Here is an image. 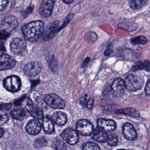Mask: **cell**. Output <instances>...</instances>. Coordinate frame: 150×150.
<instances>
[{
  "mask_svg": "<svg viewBox=\"0 0 150 150\" xmlns=\"http://www.w3.org/2000/svg\"><path fill=\"white\" fill-rule=\"evenodd\" d=\"M115 112L116 113L127 115H129L132 117H136V118L140 116L139 112L136 109L134 108H126L120 109V110H117Z\"/></svg>",
  "mask_w": 150,
  "mask_h": 150,
  "instance_id": "19",
  "label": "cell"
},
{
  "mask_svg": "<svg viewBox=\"0 0 150 150\" xmlns=\"http://www.w3.org/2000/svg\"><path fill=\"white\" fill-rule=\"evenodd\" d=\"M61 137L67 143L70 145L77 143L79 139L77 133L71 128L65 129L61 134Z\"/></svg>",
  "mask_w": 150,
  "mask_h": 150,
  "instance_id": "8",
  "label": "cell"
},
{
  "mask_svg": "<svg viewBox=\"0 0 150 150\" xmlns=\"http://www.w3.org/2000/svg\"><path fill=\"white\" fill-rule=\"evenodd\" d=\"M45 30L44 23L41 21H34L25 25L22 31L26 39L33 41L38 39L43 34Z\"/></svg>",
  "mask_w": 150,
  "mask_h": 150,
  "instance_id": "1",
  "label": "cell"
},
{
  "mask_svg": "<svg viewBox=\"0 0 150 150\" xmlns=\"http://www.w3.org/2000/svg\"><path fill=\"white\" fill-rule=\"evenodd\" d=\"M55 0H43L39 9L40 15L43 17L50 16L53 12Z\"/></svg>",
  "mask_w": 150,
  "mask_h": 150,
  "instance_id": "9",
  "label": "cell"
},
{
  "mask_svg": "<svg viewBox=\"0 0 150 150\" xmlns=\"http://www.w3.org/2000/svg\"><path fill=\"white\" fill-rule=\"evenodd\" d=\"M147 42V39L145 37L143 36H138L133 38L131 40V43L133 45H137L141 44L144 45Z\"/></svg>",
  "mask_w": 150,
  "mask_h": 150,
  "instance_id": "26",
  "label": "cell"
},
{
  "mask_svg": "<svg viewBox=\"0 0 150 150\" xmlns=\"http://www.w3.org/2000/svg\"><path fill=\"white\" fill-rule=\"evenodd\" d=\"M4 134V130L2 129L0 127V138L2 137V136Z\"/></svg>",
  "mask_w": 150,
  "mask_h": 150,
  "instance_id": "39",
  "label": "cell"
},
{
  "mask_svg": "<svg viewBox=\"0 0 150 150\" xmlns=\"http://www.w3.org/2000/svg\"><path fill=\"white\" fill-rule=\"evenodd\" d=\"M9 120V116L7 113L0 111V126L5 124Z\"/></svg>",
  "mask_w": 150,
  "mask_h": 150,
  "instance_id": "29",
  "label": "cell"
},
{
  "mask_svg": "<svg viewBox=\"0 0 150 150\" xmlns=\"http://www.w3.org/2000/svg\"><path fill=\"white\" fill-rule=\"evenodd\" d=\"M144 69V63L141 61L137 62L132 67V70L133 71H138Z\"/></svg>",
  "mask_w": 150,
  "mask_h": 150,
  "instance_id": "30",
  "label": "cell"
},
{
  "mask_svg": "<svg viewBox=\"0 0 150 150\" xmlns=\"http://www.w3.org/2000/svg\"><path fill=\"white\" fill-rule=\"evenodd\" d=\"M3 85L7 91L11 92H16L20 89L21 80L17 76L12 75L4 79Z\"/></svg>",
  "mask_w": 150,
  "mask_h": 150,
  "instance_id": "4",
  "label": "cell"
},
{
  "mask_svg": "<svg viewBox=\"0 0 150 150\" xmlns=\"http://www.w3.org/2000/svg\"><path fill=\"white\" fill-rule=\"evenodd\" d=\"M53 147L55 150H65L66 145L63 142L59 139H55L53 144Z\"/></svg>",
  "mask_w": 150,
  "mask_h": 150,
  "instance_id": "24",
  "label": "cell"
},
{
  "mask_svg": "<svg viewBox=\"0 0 150 150\" xmlns=\"http://www.w3.org/2000/svg\"><path fill=\"white\" fill-rule=\"evenodd\" d=\"M125 87L130 91H136L141 88L143 82L141 78L134 74L129 75L126 77Z\"/></svg>",
  "mask_w": 150,
  "mask_h": 150,
  "instance_id": "3",
  "label": "cell"
},
{
  "mask_svg": "<svg viewBox=\"0 0 150 150\" xmlns=\"http://www.w3.org/2000/svg\"><path fill=\"white\" fill-rule=\"evenodd\" d=\"M124 136L127 140L134 141L137 137L136 131L134 126L129 123H126L122 127Z\"/></svg>",
  "mask_w": 150,
  "mask_h": 150,
  "instance_id": "14",
  "label": "cell"
},
{
  "mask_svg": "<svg viewBox=\"0 0 150 150\" xmlns=\"http://www.w3.org/2000/svg\"><path fill=\"white\" fill-rule=\"evenodd\" d=\"M11 104L10 103H5L0 104V111L8 110L11 108Z\"/></svg>",
  "mask_w": 150,
  "mask_h": 150,
  "instance_id": "33",
  "label": "cell"
},
{
  "mask_svg": "<svg viewBox=\"0 0 150 150\" xmlns=\"http://www.w3.org/2000/svg\"><path fill=\"white\" fill-rule=\"evenodd\" d=\"M11 116L14 119L17 120H22L25 116L23 110L20 109H15L11 113Z\"/></svg>",
  "mask_w": 150,
  "mask_h": 150,
  "instance_id": "22",
  "label": "cell"
},
{
  "mask_svg": "<svg viewBox=\"0 0 150 150\" xmlns=\"http://www.w3.org/2000/svg\"><path fill=\"white\" fill-rule=\"evenodd\" d=\"M11 52L15 55H19L23 54L26 48V43L23 39L15 38L11 41L10 44Z\"/></svg>",
  "mask_w": 150,
  "mask_h": 150,
  "instance_id": "6",
  "label": "cell"
},
{
  "mask_svg": "<svg viewBox=\"0 0 150 150\" xmlns=\"http://www.w3.org/2000/svg\"><path fill=\"white\" fill-rule=\"evenodd\" d=\"M45 100L48 106L54 109H63L65 106L64 100L54 93L48 94L45 97Z\"/></svg>",
  "mask_w": 150,
  "mask_h": 150,
  "instance_id": "5",
  "label": "cell"
},
{
  "mask_svg": "<svg viewBox=\"0 0 150 150\" xmlns=\"http://www.w3.org/2000/svg\"><path fill=\"white\" fill-rule=\"evenodd\" d=\"M9 3V0H0V11H3L6 9Z\"/></svg>",
  "mask_w": 150,
  "mask_h": 150,
  "instance_id": "31",
  "label": "cell"
},
{
  "mask_svg": "<svg viewBox=\"0 0 150 150\" xmlns=\"http://www.w3.org/2000/svg\"><path fill=\"white\" fill-rule=\"evenodd\" d=\"M20 104L23 109L29 112H30L34 107L32 100L29 98H25L22 100Z\"/></svg>",
  "mask_w": 150,
  "mask_h": 150,
  "instance_id": "20",
  "label": "cell"
},
{
  "mask_svg": "<svg viewBox=\"0 0 150 150\" xmlns=\"http://www.w3.org/2000/svg\"><path fill=\"white\" fill-rule=\"evenodd\" d=\"M107 134L105 131L100 127H98L95 129L93 134V138L99 142L105 143L107 139Z\"/></svg>",
  "mask_w": 150,
  "mask_h": 150,
  "instance_id": "17",
  "label": "cell"
},
{
  "mask_svg": "<svg viewBox=\"0 0 150 150\" xmlns=\"http://www.w3.org/2000/svg\"><path fill=\"white\" fill-rule=\"evenodd\" d=\"M46 140L44 137H41L37 139L34 142V146L35 148H40L46 144Z\"/></svg>",
  "mask_w": 150,
  "mask_h": 150,
  "instance_id": "28",
  "label": "cell"
},
{
  "mask_svg": "<svg viewBox=\"0 0 150 150\" xmlns=\"http://www.w3.org/2000/svg\"><path fill=\"white\" fill-rule=\"evenodd\" d=\"M125 83L121 79H115L112 86V90L113 94L114 96H119L122 95L124 93L125 88Z\"/></svg>",
  "mask_w": 150,
  "mask_h": 150,
  "instance_id": "12",
  "label": "cell"
},
{
  "mask_svg": "<svg viewBox=\"0 0 150 150\" xmlns=\"http://www.w3.org/2000/svg\"><path fill=\"white\" fill-rule=\"evenodd\" d=\"M18 22L12 15L7 16L0 23V30L5 33L11 32L17 27Z\"/></svg>",
  "mask_w": 150,
  "mask_h": 150,
  "instance_id": "2",
  "label": "cell"
},
{
  "mask_svg": "<svg viewBox=\"0 0 150 150\" xmlns=\"http://www.w3.org/2000/svg\"><path fill=\"white\" fill-rule=\"evenodd\" d=\"M41 65L38 62H32L26 65L24 71L27 76L31 77L35 76L40 73Z\"/></svg>",
  "mask_w": 150,
  "mask_h": 150,
  "instance_id": "10",
  "label": "cell"
},
{
  "mask_svg": "<svg viewBox=\"0 0 150 150\" xmlns=\"http://www.w3.org/2000/svg\"><path fill=\"white\" fill-rule=\"evenodd\" d=\"M8 35L7 34H2L0 33V39H4L8 37Z\"/></svg>",
  "mask_w": 150,
  "mask_h": 150,
  "instance_id": "37",
  "label": "cell"
},
{
  "mask_svg": "<svg viewBox=\"0 0 150 150\" xmlns=\"http://www.w3.org/2000/svg\"><path fill=\"white\" fill-rule=\"evenodd\" d=\"M83 150H101L99 146L91 142H88L83 144Z\"/></svg>",
  "mask_w": 150,
  "mask_h": 150,
  "instance_id": "25",
  "label": "cell"
},
{
  "mask_svg": "<svg viewBox=\"0 0 150 150\" xmlns=\"http://www.w3.org/2000/svg\"><path fill=\"white\" fill-rule=\"evenodd\" d=\"M117 150H125V149H118Z\"/></svg>",
  "mask_w": 150,
  "mask_h": 150,
  "instance_id": "41",
  "label": "cell"
},
{
  "mask_svg": "<svg viewBox=\"0 0 150 150\" xmlns=\"http://www.w3.org/2000/svg\"><path fill=\"white\" fill-rule=\"evenodd\" d=\"M99 127L101 128L105 131H113L116 128V123L112 120L99 119L97 120Z\"/></svg>",
  "mask_w": 150,
  "mask_h": 150,
  "instance_id": "15",
  "label": "cell"
},
{
  "mask_svg": "<svg viewBox=\"0 0 150 150\" xmlns=\"http://www.w3.org/2000/svg\"><path fill=\"white\" fill-rule=\"evenodd\" d=\"M144 69L147 71V72H150V63L149 61H145L144 63Z\"/></svg>",
  "mask_w": 150,
  "mask_h": 150,
  "instance_id": "35",
  "label": "cell"
},
{
  "mask_svg": "<svg viewBox=\"0 0 150 150\" xmlns=\"http://www.w3.org/2000/svg\"><path fill=\"white\" fill-rule=\"evenodd\" d=\"M90 60V59L89 58H87L86 59H85V60L84 61V63L83 64V66H84L85 65H87L88 62H89V61Z\"/></svg>",
  "mask_w": 150,
  "mask_h": 150,
  "instance_id": "38",
  "label": "cell"
},
{
  "mask_svg": "<svg viewBox=\"0 0 150 150\" xmlns=\"http://www.w3.org/2000/svg\"><path fill=\"white\" fill-rule=\"evenodd\" d=\"M63 1L65 3L68 4H69L71 3L73 0H63Z\"/></svg>",
  "mask_w": 150,
  "mask_h": 150,
  "instance_id": "40",
  "label": "cell"
},
{
  "mask_svg": "<svg viewBox=\"0 0 150 150\" xmlns=\"http://www.w3.org/2000/svg\"><path fill=\"white\" fill-rule=\"evenodd\" d=\"M43 128L45 133L51 134L54 131V126L51 119L45 118L43 120Z\"/></svg>",
  "mask_w": 150,
  "mask_h": 150,
  "instance_id": "18",
  "label": "cell"
},
{
  "mask_svg": "<svg viewBox=\"0 0 150 150\" xmlns=\"http://www.w3.org/2000/svg\"><path fill=\"white\" fill-rule=\"evenodd\" d=\"M16 65L15 60L8 54H3L0 56V70L10 69Z\"/></svg>",
  "mask_w": 150,
  "mask_h": 150,
  "instance_id": "11",
  "label": "cell"
},
{
  "mask_svg": "<svg viewBox=\"0 0 150 150\" xmlns=\"http://www.w3.org/2000/svg\"><path fill=\"white\" fill-rule=\"evenodd\" d=\"M77 132L82 136H87L92 134L93 131V126L90 122L86 120H79L76 124Z\"/></svg>",
  "mask_w": 150,
  "mask_h": 150,
  "instance_id": "7",
  "label": "cell"
},
{
  "mask_svg": "<svg viewBox=\"0 0 150 150\" xmlns=\"http://www.w3.org/2000/svg\"><path fill=\"white\" fill-rule=\"evenodd\" d=\"M147 1L148 0H130L129 5L132 9H138L144 6Z\"/></svg>",
  "mask_w": 150,
  "mask_h": 150,
  "instance_id": "21",
  "label": "cell"
},
{
  "mask_svg": "<svg viewBox=\"0 0 150 150\" xmlns=\"http://www.w3.org/2000/svg\"><path fill=\"white\" fill-rule=\"evenodd\" d=\"M29 112L31 115L36 119H42L43 118V112L39 108L33 107V108Z\"/></svg>",
  "mask_w": 150,
  "mask_h": 150,
  "instance_id": "23",
  "label": "cell"
},
{
  "mask_svg": "<svg viewBox=\"0 0 150 150\" xmlns=\"http://www.w3.org/2000/svg\"><path fill=\"white\" fill-rule=\"evenodd\" d=\"M106 142L109 146H114L118 143V138L115 135H111L107 137Z\"/></svg>",
  "mask_w": 150,
  "mask_h": 150,
  "instance_id": "27",
  "label": "cell"
},
{
  "mask_svg": "<svg viewBox=\"0 0 150 150\" xmlns=\"http://www.w3.org/2000/svg\"><path fill=\"white\" fill-rule=\"evenodd\" d=\"M150 80L149 79L148 80L146 84V87H145V92H146V94L147 95H150Z\"/></svg>",
  "mask_w": 150,
  "mask_h": 150,
  "instance_id": "36",
  "label": "cell"
},
{
  "mask_svg": "<svg viewBox=\"0 0 150 150\" xmlns=\"http://www.w3.org/2000/svg\"><path fill=\"white\" fill-rule=\"evenodd\" d=\"M113 52V48L112 45H109L107 46V49L104 52V54L106 56H109Z\"/></svg>",
  "mask_w": 150,
  "mask_h": 150,
  "instance_id": "32",
  "label": "cell"
},
{
  "mask_svg": "<svg viewBox=\"0 0 150 150\" xmlns=\"http://www.w3.org/2000/svg\"><path fill=\"white\" fill-rule=\"evenodd\" d=\"M54 122L59 126H63L66 124L68 119L67 115L63 112L58 111L54 114L53 116Z\"/></svg>",
  "mask_w": 150,
  "mask_h": 150,
  "instance_id": "16",
  "label": "cell"
},
{
  "mask_svg": "<svg viewBox=\"0 0 150 150\" xmlns=\"http://www.w3.org/2000/svg\"><path fill=\"white\" fill-rule=\"evenodd\" d=\"M41 129V124L37 120H33L30 121L26 127L27 133L33 135L38 134L40 132Z\"/></svg>",
  "mask_w": 150,
  "mask_h": 150,
  "instance_id": "13",
  "label": "cell"
},
{
  "mask_svg": "<svg viewBox=\"0 0 150 150\" xmlns=\"http://www.w3.org/2000/svg\"><path fill=\"white\" fill-rule=\"evenodd\" d=\"M93 102H94V99L92 98H90L89 100L87 103V108L89 110H90L92 108L93 105Z\"/></svg>",
  "mask_w": 150,
  "mask_h": 150,
  "instance_id": "34",
  "label": "cell"
}]
</instances>
